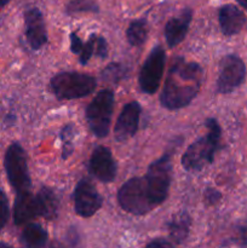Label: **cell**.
<instances>
[{
    "mask_svg": "<svg viewBox=\"0 0 247 248\" xmlns=\"http://www.w3.org/2000/svg\"><path fill=\"white\" fill-rule=\"evenodd\" d=\"M203 70L196 62L176 57L170 65L160 102L164 108L177 110L189 106L200 92Z\"/></svg>",
    "mask_w": 247,
    "mask_h": 248,
    "instance_id": "cell-1",
    "label": "cell"
},
{
    "mask_svg": "<svg viewBox=\"0 0 247 248\" xmlns=\"http://www.w3.org/2000/svg\"><path fill=\"white\" fill-rule=\"evenodd\" d=\"M207 133L203 137L196 140L182 156V166L185 171L198 172L201 171L206 165L212 164L216 153L220 148V126L216 119L210 118L206 120Z\"/></svg>",
    "mask_w": 247,
    "mask_h": 248,
    "instance_id": "cell-2",
    "label": "cell"
},
{
    "mask_svg": "<svg viewBox=\"0 0 247 248\" xmlns=\"http://www.w3.org/2000/svg\"><path fill=\"white\" fill-rule=\"evenodd\" d=\"M97 81L90 74L79 72H63L52 77L50 89L60 99H77L91 94L96 90Z\"/></svg>",
    "mask_w": 247,
    "mask_h": 248,
    "instance_id": "cell-3",
    "label": "cell"
},
{
    "mask_svg": "<svg viewBox=\"0 0 247 248\" xmlns=\"http://www.w3.org/2000/svg\"><path fill=\"white\" fill-rule=\"evenodd\" d=\"M172 179L171 154L162 155L160 159L152 162L144 177L148 194L154 206L161 205L170 193Z\"/></svg>",
    "mask_w": 247,
    "mask_h": 248,
    "instance_id": "cell-4",
    "label": "cell"
},
{
    "mask_svg": "<svg viewBox=\"0 0 247 248\" xmlns=\"http://www.w3.org/2000/svg\"><path fill=\"white\" fill-rule=\"evenodd\" d=\"M114 110V93L111 90H102L86 108V121L90 131L96 137H107L110 130Z\"/></svg>",
    "mask_w": 247,
    "mask_h": 248,
    "instance_id": "cell-5",
    "label": "cell"
},
{
    "mask_svg": "<svg viewBox=\"0 0 247 248\" xmlns=\"http://www.w3.org/2000/svg\"><path fill=\"white\" fill-rule=\"evenodd\" d=\"M4 167L10 186L16 194L31 191V181L29 174L27 155L19 143H12L7 148L4 156Z\"/></svg>",
    "mask_w": 247,
    "mask_h": 248,
    "instance_id": "cell-6",
    "label": "cell"
},
{
    "mask_svg": "<svg viewBox=\"0 0 247 248\" xmlns=\"http://www.w3.org/2000/svg\"><path fill=\"white\" fill-rule=\"evenodd\" d=\"M118 201L124 211L135 216L147 215L155 208L142 177H133L124 183L118 191Z\"/></svg>",
    "mask_w": 247,
    "mask_h": 248,
    "instance_id": "cell-7",
    "label": "cell"
},
{
    "mask_svg": "<svg viewBox=\"0 0 247 248\" xmlns=\"http://www.w3.org/2000/svg\"><path fill=\"white\" fill-rule=\"evenodd\" d=\"M165 62H166L165 50L160 45H156L145 58L138 77L139 87L144 93L153 94L159 90L164 75Z\"/></svg>",
    "mask_w": 247,
    "mask_h": 248,
    "instance_id": "cell-8",
    "label": "cell"
},
{
    "mask_svg": "<svg viewBox=\"0 0 247 248\" xmlns=\"http://www.w3.org/2000/svg\"><path fill=\"white\" fill-rule=\"evenodd\" d=\"M246 64L236 55H227L219 63L217 79L218 93L228 94L241 86L246 79Z\"/></svg>",
    "mask_w": 247,
    "mask_h": 248,
    "instance_id": "cell-9",
    "label": "cell"
},
{
    "mask_svg": "<svg viewBox=\"0 0 247 248\" xmlns=\"http://www.w3.org/2000/svg\"><path fill=\"white\" fill-rule=\"evenodd\" d=\"M74 210L82 218L92 217L103 205V198L90 179L79 181L73 194Z\"/></svg>",
    "mask_w": 247,
    "mask_h": 248,
    "instance_id": "cell-10",
    "label": "cell"
},
{
    "mask_svg": "<svg viewBox=\"0 0 247 248\" xmlns=\"http://www.w3.org/2000/svg\"><path fill=\"white\" fill-rule=\"evenodd\" d=\"M89 171L94 178L103 183H110L115 179L118 165L109 148L99 145L92 152L89 161Z\"/></svg>",
    "mask_w": 247,
    "mask_h": 248,
    "instance_id": "cell-11",
    "label": "cell"
},
{
    "mask_svg": "<svg viewBox=\"0 0 247 248\" xmlns=\"http://www.w3.org/2000/svg\"><path fill=\"white\" fill-rule=\"evenodd\" d=\"M140 113L142 107L136 101L130 102L124 107L114 126V137L118 142H126L136 135L139 126Z\"/></svg>",
    "mask_w": 247,
    "mask_h": 248,
    "instance_id": "cell-12",
    "label": "cell"
},
{
    "mask_svg": "<svg viewBox=\"0 0 247 248\" xmlns=\"http://www.w3.org/2000/svg\"><path fill=\"white\" fill-rule=\"evenodd\" d=\"M24 26H26V39L31 48L39 50L47 43V31L40 10L33 7L26 11Z\"/></svg>",
    "mask_w": 247,
    "mask_h": 248,
    "instance_id": "cell-13",
    "label": "cell"
},
{
    "mask_svg": "<svg viewBox=\"0 0 247 248\" xmlns=\"http://www.w3.org/2000/svg\"><path fill=\"white\" fill-rule=\"evenodd\" d=\"M41 217L40 205L38 196L31 191L23 194H16L14 205V220L16 225L28 224L35 218Z\"/></svg>",
    "mask_w": 247,
    "mask_h": 248,
    "instance_id": "cell-14",
    "label": "cell"
},
{
    "mask_svg": "<svg viewBox=\"0 0 247 248\" xmlns=\"http://www.w3.org/2000/svg\"><path fill=\"white\" fill-rule=\"evenodd\" d=\"M193 11L190 9H184L177 16L172 17L165 26V39L169 47H176L185 38L189 31Z\"/></svg>",
    "mask_w": 247,
    "mask_h": 248,
    "instance_id": "cell-15",
    "label": "cell"
},
{
    "mask_svg": "<svg viewBox=\"0 0 247 248\" xmlns=\"http://www.w3.org/2000/svg\"><path fill=\"white\" fill-rule=\"evenodd\" d=\"M220 31L224 35L232 36L240 33L246 23V16L235 5H224L218 12Z\"/></svg>",
    "mask_w": 247,
    "mask_h": 248,
    "instance_id": "cell-16",
    "label": "cell"
},
{
    "mask_svg": "<svg viewBox=\"0 0 247 248\" xmlns=\"http://www.w3.org/2000/svg\"><path fill=\"white\" fill-rule=\"evenodd\" d=\"M190 225L191 218L188 212L181 211V212L176 213V215L170 219L169 224H167V229H169V234L170 236H171V239L173 240L176 244H182V242L188 237Z\"/></svg>",
    "mask_w": 247,
    "mask_h": 248,
    "instance_id": "cell-17",
    "label": "cell"
},
{
    "mask_svg": "<svg viewBox=\"0 0 247 248\" xmlns=\"http://www.w3.org/2000/svg\"><path fill=\"white\" fill-rule=\"evenodd\" d=\"M47 232L41 225L28 223L21 234V242L26 248H43L47 244Z\"/></svg>",
    "mask_w": 247,
    "mask_h": 248,
    "instance_id": "cell-18",
    "label": "cell"
},
{
    "mask_svg": "<svg viewBox=\"0 0 247 248\" xmlns=\"http://www.w3.org/2000/svg\"><path fill=\"white\" fill-rule=\"evenodd\" d=\"M36 196H38L39 205H40L41 217L48 220L55 219L60 211V202H58V199L53 190L44 186L39 190Z\"/></svg>",
    "mask_w": 247,
    "mask_h": 248,
    "instance_id": "cell-19",
    "label": "cell"
},
{
    "mask_svg": "<svg viewBox=\"0 0 247 248\" xmlns=\"http://www.w3.org/2000/svg\"><path fill=\"white\" fill-rule=\"evenodd\" d=\"M148 36V24L143 18L132 21L126 31V38L128 44L133 47H139L145 43Z\"/></svg>",
    "mask_w": 247,
    "mask_h": 248,
    "instance_id": "cell-20",
    "label": "cell"
},
{
    "mask_svg": "<svg viewBox=\"0 0 247 248\" xmlns=\"http://www.w3.org/2000/svg\"><path fill=\"white\" fill-rule=\"evenodd\" d=\"M74 135L75 128L73 124H67L61 131V140H62V159L65 160L74 152Z\"/></svg>",
    "mask_w": 247,
    "mask_h": 248,
    "instance_id": "cell-21",
    "label": "cell"
},
{
    "mask_svg": "<svg viewBox=\"0 0 247 248\" xmlns=\"http://www.w3.org/2000/svg\"><path fill=\"white\" fill-rule=\"evenodd\" d=\"M126 75V68L119 63H110L102 73L103 79L109 82H119Z\"/></svg>",
    "mask_w": 247,
    "mask_h": 248,
    "instance_id": "cell-22",
    "label": "cell"
},
{
    "mask_svg": "<svg viewBox=\"0 0 247 248\" xmlns=\"http://www.w3.org/2000/svg\"><path fill=\"white\" fill-rule=\"evenodd\" d=\"M68 14L75 12H97L98 6L91 0H72L67 6Z\"/></svg>",
    "mask_w": 247,
    "mask_h": 248,
    "instance_id": "cell-23",
    "label": "cell"
},
{
    "mask_svg": "<svg viewBox=\"0 0 247 248\" xmlns=\"http://www.w3.org/2000/svg\"><path fill=\"white\" fill-rule=\"evenodd\" d=\"M97 36L96 34H91L89 40L84 43V47H82L81 52L79 55V61L82 65L87 64L89 61L91 60L92 55L96 53V43H97Z\"/></svg>",
    "mask_w": 247,
    "mask_h": 248,
    "instance_id": "cell-24",
    "label": "cell"
},
{
    "mask_svg": "<svg viewBox=\"0 0 247 248\" xmlns=\"http://www.w3.org/2000/svg\"><path fill=\"white\" fill-rule=\"evenodd\" d=\"M10 208H9V200H7L6 194L4 193L2 189H0V230L6 225L9 220Z\"/></svg>",
    "mask_w": 247,
    "mask_h": 248,
    "instance_id": "cell-25",
    "label": "cell"
},
{
    "mask_svg": "<svg viewBox=\"0 0 247 248\" xmlns=\"http://www.w3.org/2000/svg\"><path fill=\"white\" fill-rule=\"evenodd\" d=\"M234 242L242 247L247 246V220L241 223L240 225H237L236 232H235Z\"/></svg>",
    "mask_w": 247,
    "mask_h": 248,
    "instance_id": "cell-26",
    "label": "cell"
},
{
    "mask_svg": "<svg viewBox=\"0 0 247 248\" xmlns=\"http://www.w3.org/2000/svg\"><path fill=\"white\" fill-rule=\"evenodd\" d=\"M96 55L99 58H106L108 56V44H107V40L103 36H97Z\"/></svg>",
    "mask_w": 247,
    "mask_h": 248,
    "instance_id": "cell-27",
    "label": "cell"
},
{
    "mask_svg": "<svg viewBox=\"0 0 247 248\" xmlns=\"http://www.w3.org/2000/svg\"><path fill=\"white\" fill-rule=\"evenodd\" d=\"M222 199V194L213 188L206 189L205 191V201L208 205H216L218 201Z\"/></svg>",
    "mask_w": 247,
    "mask_h": 248,
    "instance_id": "cell-28",
    "label": "cell"
},
{
    "mask_svg": "<svg viewBox=\"0 0 247 248\" xmlns=\"http://www.w3.org/2000/svg\"><path fill=\"white\" fill-rule=\"evenodd\" d=\"M82 47H84V43H82L81 39L75 33L70 34V50H72V52L80 55Z\"/></svg>",
    "mask_w": 247,
    "mask_h": 248,
    "instance_id": "cell-29",
    "label": "cell"
},
{
    "mask_svg": "<svg viewBox=\"0 0 247 248\" xmlns=\"http://www.w3.org/2000/svg\"><path fill=\"white\" fill-rule=\"evenodd\" d=\"M145 248H174L171 242H169L165 239H155L150 241L149 244L145 246Z\"/></svg>",
    "mask_w": 247,
    "mask_h": 248,
    "instance_id": "cell-30",
    "label": "cell"
},
{
    "mask_svg": "<svg viewBox=\"0 0 247 248\" xmlns=\"http://www.w3.org/2000/svg\"><path fill=\"white\" fill-rule=\"evenodd\" d=\"M236 2L240 5V6H242L244 9L247 10V0H236Z\"/></svg>",
    "mask_w": 247,
    "mask_h": 248,
    "instance_id": "cell-31",
    "label": "cell"
},
{
    "mask_svg": "<svg viewBox=\"0 0 247 248\" xmlns=\"http://www.w3.org/2000/svg\"><path fill=\"white\" fill-rule=\"evenodd\" d=\"M9 1L10 0H0V9H1V7H4Z\"/></svg>",
    "mask_w": 247,
    "mask_h": 248,
    "instance_id": "cell-32",
    "label": "cell"
},
{
    "mask_svg": "<svg viewBox=\"0 0 247 248\" xmlns=\"http://www.w3.org/2000/svg\"><path fill=\"white\" fill-rule=\"evenodd\" d=\"M0 248H14V247H11L7 244H4V242H0Z\"/></svg>",
    "mask_w": 247,
    "mask_h": 248,
    "instance_id": "cell-33",
    "label": "cell"
},
{
    "mask_svg": "<svg viewBox=\"0 0 247 248\" xmlns=\"http://www.w3.org/2000/svg\"><path fill=\"white\" fill-rule=\"evenodd\" d=\"M50 248H60L57 246V245H51V247Z\"/></svg>",
    "mask_w": 247,
    "mask_h": 248,
    "instance_id": "cell-34",
    "label": "cell"
}]
</instances>
